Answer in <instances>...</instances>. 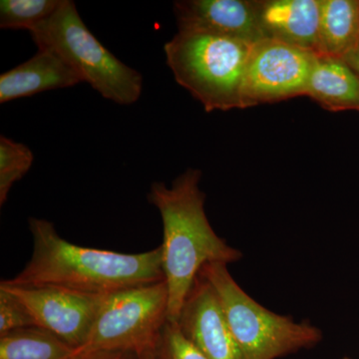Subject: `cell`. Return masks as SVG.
<instances>
[{"label":"cell","instance_id":"cell-15","mask_svg":"<svg viewBox=\"0 0 359 359\" xmlns=\"http://www.w3.org/2000/svg\"><path fill=\"white\" fill-rule=\"evenodd\" d=\"M75 351L55 334L36 327L0 337V359H66Z\"/></svg>","mask_w":359,"mask_h":359},{"label":"cell","instance_id":"cell-18","mask_svg":"<svg viewBox=\"0 0 359 359\" xmlns=\"http://www.w3.org/2000/svg\"><path fill=\"white\" fill-rule=\"evenodd\" d=\"M155 359H209L187 339L178 323L168 320L154 348Z\"/></svg>","mask_w":359,"mask_h":359},{"label":"cell","instance_id":"cell-11","mask_svg":"<svg viewBox=\"0 0 359 359\" xmlns=\"http://www.w3.org/2000/svg\"><path fill=\"white\" fill-rule=\"evenodd\" d=\"M264 39L318 54L320 0H257Z\"/></svg>","mask_w":359,"mask_h":359},{"label":"cell","instance_id":"cell-1","mask_svg":"<svg viewBox=\"0 0 359 359\" xmlns=\"http://www.w3.org/2000/svg\"><path fill=\"white\" fill-rule=\"evenodd\" d=\"M33 252L15 278L4 280L18 287L53 285L105 295L118 290L165 280L162 249L140 254L81 247L61 238L52 222L29 218Z\"/></svg>","mask_w":359,"mask_h":359},{"label":"cell","instance_id":"cell-14","mask_svg":"<svg viewBox=\"0 0 359 359\" xmlns=\"http://www.w3.org/2000/svg\"><path fill=\"white\" fill-rule=\"evenodd\" d=\"M358 39L359 0H320L318 55L344 58Z\"/></svg>","mask_w":359,"mask_h":359},{"label":"cell","instance_id":"cell-12","mask_svg":"<svg viewBox=\"0 0 359 359\" xmlns=\"http://www.w3.org/2000/svg\"><path fill=\"white\" fill-rule=\"evenodd\" d=\"M79 83V78L62 58L49 49L39 48L32 58L0 75V103Z\"/></svg>","mask_w":359,"mask_h":359},{"label":"cell","instance_id":"cell-23","mask_svg":"<svg viewBox=\"0 0 359 359\" xmlns=\"http://www.w3.org/2000/svg\"><path fill=\"white\" fill-rule=\"evenodd\" d=\"M358 48H359V39H358Z\"/></svg>","mask_w":359,"mask_h":359},{"label":"cell","instance_id":"cell-8","mask_svg":"<svg viewBox=\"0 0 359 359\" xmlns=\"http://www.w3.org/2000/svg\"><path fill=\"white\" fill-rule=\"evenodd\" d=\"M1 287L18 297L34 318L36 327L55 334L75 349L81 348L105 295L87 294L53 285Z\"/></svg>","mask_w":359,"mask_h":359},{"label":"cell","instance_id":"cell-9","mask_svg":"<svg viewBox=\"0 0 359 359\" xmlns=\"http://www.w3.org/2000/svg\"><path fill=\"white\" fill-rule=\"evenodd\" d=\"M180 330L209 359H245L211 283L199 273L187 295L178 320Z\"/></svg>","mask_w":359,"mask_h":359},{"label":"cell","instance_id":"cell-3","mask_svg":"<svg viewBox=\"0 0 359 359\" xmlns=\"http://www.w3.org/2000/svg\"><path fill=\"white\" fill-rule=\"evenodd\" d=\"M252 46L229 37L178 32L165 43L164 52L177 83L212 112L243 109V83Z\"/></svg>","mask_w":359,"mask_h":359},{"label":"cell","instance_id":"cell-17","mask_svg":"<svg viewBox=\"0 0 359 359\" xmlns=\"http://www.w3.org/2000/svg\"><path fill=\"white\" fill-rule=\"evenodd\" d=\"M34 161L32 149L0 136V205L6 204L8 194L16 182L29 172Z\"/></svg>","mask_w":359,"mask_h":359},{"label":"cell","instance_id":"cell-13","mask_svg":"<svg viewBox=\"0 0 359 359\" xmlns=\"http://www.w3.org/2000/svg\"><path fill=\"white\" fill-rule=\"evenodd\" d=\"M306 96L330 111H359V76L342 58L316 56Z\"/></svg>","mask_w":359,"mask_h":359},{"label":"cell","instance_id":"cell-19","mask_svg":"<svg viewBox=\"0 0 359 359\" xmlns=\"http://www.w3.org/2000/svg\"><path fill=\"white\" fill-rule=\"evenodd\" d=\"M34 327L36 323L25 304L0 285V337L14 330Z\"/></svg>","mask_w":359,"mask_h":359},{"label":"cell","instance_id":"cell-6","mask_svg":"<svg viewBox=\"0 0 359 359\" xmlns=\"http://www.w3.org/2000/svg\"><path fill=\"white\" fill-rule=\"evenodd\" d=\"M169 290L165 280L106 294L97 313L85 351H130L154 349L168 321Z\"/></svg>","mask_w":359,"mask_h":359},{"label":"cell","instance_id":"cell-7","mask_svg":"<svg viewBox=\"0 0 359 359\" xmlns=\"http://www.w3.org/2000/svg\"><path fill=\"white\" fill-rule=\"evenodd\" d=\"M316 56L275 39L252 44L243 83V109L306 96Z\"/></svg>","mask_w":359,"mask_h":359},{"label":"cell","instance_id":"cell-20","mask_svg":"<svg viewBox=\"0 0 359 359\" xmlns=\"http://www.w3.org/2000/svg\"><path fill=\"white\" fill-rule=\"evenodd\" d=\"M66 359H140L139 354L130 351H85L76 349Z\"/></svg>","mask_w":359,"mask_h":359},{"label":"cell","instance_id":"cell-16","mask_svg":"<svg viewBox=\"0 0 359 359\" xmlns=\"http://www.w3.org/2000/svg\"><path fill=\"white\" fill-rule=\"evenodd\" d=\"M61 0H1V29L32 30L50 18L60 6Z\"/></svg>","mask_w":359,"mask_h":359},{"label":"cell","instance_id":"cell-5","mask_svg":"<svg viewBox=\"0 0 359 359\" xmlns=\"http://www.w3.org/2000/svg\"><path fill=\"white\" fill-rule=\"evenodd\" d=\"M211 283L245 359H276L318 344L323 334L309 323H297L264 308L233 280L228 264L212 263L201 269Z\"/></svg>","mask_w":359,"mask_h":359},{"label":"cell","instance_id":"cell-24","mask_svg":"<svg viewBox=\"0 0 359 359\" xmlns=\"http://www.w3.org/2000/svg\"><path fill=\"white\" fill-rule=\"evenodd\" d=\"M344 359H349V358H344Z\"/></svg>","mask_w":359,"mask_h":359},{"label":"cell","instance_id":"cell-2","mask_svg":"<svg viewBox=\"0 0 359 359\" xmlns=\"http://www.w3.org/2000/svg\"><path fill=\"white\" fill-rule=\"evenodd\" d=\"M201 177L200 170L188 169L170 187L154 182L147 195L162 219V269L171 323L178 320L187 295L205 264L236 263L243 257L212 228L205 211V195L200 190Z\"/></svg>","mask_w":359,"mask_h":359},{"label":"cell","instance_id":"cell-21","mask_svg":"<svg viewBox=\"0 0 359 359\" xmlns=\"http://www.w3.org/2000/svg\"><path fill=\"white\" fill-rule=\"evenodd\" d=\"M344 61L349 65V67L351 68L356 73V74L359 76V48L354 49V50L349 52L348 54H346L344 58Z\"/></svg>","mask_w":359,"mask_h":359},{"label":"cell","instance_id":"cell-22","mask_svg":"<svg viewBox=\"0 0 359 359\" xmlns=\"http://www.w3.org/2000/svg\"><path fill=\"white\" fill-rule=\"evenodd\" d=\"M139 358L140 359H155L154 358V349H151V351H144L139 354Z\"/></svg>","mask_w":359,"mask_h":359},{"label":"cell","instance_id":"cell-4","mask_svg":"<svg viewBox=\"0 0 359 359\" xmlns=\"http://www.w3.org/2000/svg\"><path fill=\"white\" fill-rule=\"evenodd\" d=\"M29 32L39 48L57 54L80 81L86 82L106 100L132 105L140 99L143 76L96 39L72 0H61L55 13Z\"/></svg>","mask_w":359,"mask_h":359},{"label":"cell","instance_id":"cell-10","mask_svg":"<svg viewBox=\"0 0 359 359\" xmlns=\"http://www.w3.org/2000/svg\"><path fill=\"white\" fill-rule=\"evenodd\" d=\"M178 32L229 37L254 44L264 39L257 0H181L173 4Z\"/></svg>","mask_w":359,"mask_h":359}]
</instances>
